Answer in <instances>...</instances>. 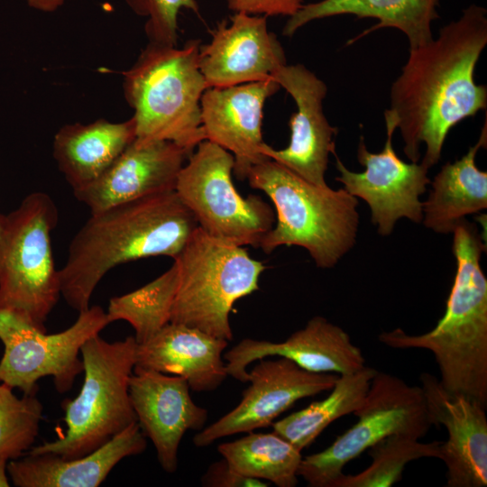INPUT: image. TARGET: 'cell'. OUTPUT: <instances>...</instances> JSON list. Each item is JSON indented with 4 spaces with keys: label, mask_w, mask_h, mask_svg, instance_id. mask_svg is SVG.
Wrapping results in <instances>:
<instances>
[{
    "label": "cell",
    "mask_w": 487,
    "mask_h": 487,
    "mask_svg": "<svg viewBox=\"0 0 487 487\" xmlns=\"http://www.w3.org/2000/svg\"><path fill=\"white\" fill-rule=\"evenodd\" d=\"M487 44V10L472 4L444 25L436 38L409 49V58L390 91L384 115L400 129L403 152L428 170L441 158L449 131L487 106V87L474 70Z\"/></svg>",
    "instance_id": "obj_1"
},
{
    "label": "cell",
    "mask_w": 487,
    "mask_h": 487,
    "mask_svg": "<svg viewBox=\"0 0 487 487\" xmlns=\"http://www.w3.org/2000/svg\"><path fill=\"white\" fill-rule=\"evenodd\" d=\"M198 227L175 190L91 213L70 241L59 270L61 297L78 312L87 309L94 290L110 270L152 256L174 259Z\"/></svg>",
    "instance_id": "obj_2"
},
{
    "label": "cell",
    "mask_w": 487,
    "mask_h": 487,
    "mask_svg": "<svg viewBox=\"0 0 487 487\" xmlns=\"http://www.w3.org/2000/svg\"><path fill=\"white\" fill-rule=\"evenodd\" d=\"M453 234L456 272L443 317L424 334L395 328L381 332L378 340L391 348L431 352L442 387L487 409V279L480 265L485 244L466 219Z\"/></svg>",
    "instance_id": "obj_3"
},
{
    "label": "cell",
    "mask_w": 487,
    "mask_h": 487,
    "mask_svg": "<svg viewBox=\"0 0 487 487\" xmlns=\"http://www.w3.org/2000/svg\"><path fill=\"white\" fill-rule=\"evenodd\" d=\"M246 179L274 206L275 224L259 245L265 253L297 245L317 267L329 269L355 244L358 200L345 188L309 183L271 159L253 166Z\"/></svg>",
    "instance_id": "obj_4"
},
{
    "label": "cell",
    "mask_w": 487,
    "mask_h": 487,
    "mask_svg": "<svg viewBox=\"0 0 487 487\" xmlns=\"http://www.w3.org/2000/svg\"><path fill=\"white\" fill-rule=\"evenodd\" d=\"M200 45L199 40L182 47L149 42L123 73L134 142L168 141L192 153L205 140L200 102L207 86L198 65Z\"/></svg>",
    "instance_id": "obj_5"
},
{
    "label": "cell",
    "mask_w": 487,
    "mask_h": 487,
    "mask_svg": "<svg viewBox=\"0 0 487 487\" xmlns=\"http://www.w3.org/2000/svg\"><path fill=\"white\" fill-rule=\"evenodd\" d=\"M134 336L107 342L99 335L81 347L84 381L78 396L62 402L65 434L26 454L51 453L66 459L86 455L137 422L129 396L136 361Z\"/></svg>",
    "instance_id": "obj_6"
},
{
    "label": "cell",
    "mask_w": 487,
    "mask_h": 487,
    "mask_svg": "<svg viewBox=\"0 0 487 487\" xmlns=\"http://www.w3.org/2000/svg\"><path fill=\"white\" fill-rule=\"evenodd\" d=\"M58 219L55 202L40 191L0 214V309L41 331L61 296L51 241Z\"/></svg>",
    "instance_id": "obj_7"
},
{
    "label": "cell",
    "mask_w": 487,
    "mask_h": 487,
    "mask_svg": "<svg viewBox=\"0 0 487 487\" xmlns=\"http://www.w3.org/2000/svg\"><path fill=\"white\" fill-rule=\"evenodd\" d=\"M173 261L179 279L170 323L232 340L230 312L238 299L259 289L263 263L242 246L212 238L199 226Z\"/></svg>",
    "instance_id": "obj_8"
},
{
    "label": "cell",
    "mask_w": 487,
    "mask_h": 487,
    "mask_svg": "<svg viewBox=\"0 0 487 487\" xmlns=\"http://www.w3.org/2000/svg\"><path fill=\"white\" fill-rule=\"evenodd\" d=\"M234 165L231 152L204 140L181 168L175 192L212 238L259 247L275 224V212L260 196L239 194L232 180Z\"/></svg>",
    "instance_id": "obj_9"
},
{
    "label": "cell",
    "mask_w": 487,
    "mask_h": 487,
    "mask_svg": "<svg viewBox=\"0 0 487 487\" xmlns=\"http://www.w3.org/2000/svg\"><path fill=\"white\" fill-rule=\"evenodd\" d=\"M358 420L326 449L302 457L298 470L310 487H334L351 460L391 435L425 436L433 425L421 386L378 372L363 404L353 413Z\"/></svg>",
    "instance_id": "obj_10"
},
{
    "label": "cell",
    "mask_w": 487,
    "mask_h": 487,
    "mask_svg": "<svg viewBox=\"0 0 487 487\" xmlns=\"http://www.w3.org/2000/svg\"><path fill=\"white\" fill-rule=\"evenodd\" d=\"M110 324L100 306L78 312L67 329L47 334L14 312L0 309V341L4 352L0 359V382L23 394L38 391L37 382L51 377L60 393L69 391L83 372L79 358L82 345Z\"/></svg>",
    "instance_id": "obj_11"
},
{
    "label": "cell",
    "mask_w": 487,
    "mask_h": 487,
    "mask_svg": "<svg viewBox=\"0 0 487 487\" xmlns=\"http://www.w3.org/2000/svg\"><path fill=\"white\" fill-rule=\"evenodd\" d=\"M384 119L387 139L380 152L368 151L363 137H360L357 159L365 168L363 171L348 170L335 151L333 152L339 172L336 180L349 194L368 204L372 222L382 236L391 234L397 221L402 217L414 223L422 222L423 202L420 196L430 183L427 167L422 163L405 162L396 154L392 135L397 124L386 115Z\"/></svg>",
    "instance_id": "obj_12"
},
{
    "label": "cell",
    "mask_w": 487,
    "mask_h": 487,
    "mask_svg": "<svg viewBox=\"0 0 487 487\" xmlns=\"http://www.w3.org/2000/svg\"><path fill=\"white\" fill-rule=\"evenodd\" d=\"M258 361L248 372L250 385L239 404L196 434V446L205 447L225 436L268 427L299 400L330 391L338 378L333 372L304 370L284 357Z\"/></svg>",
    "instance_id": "obj_13"
},
{
    "label": "cell",
    "mask_w": 487,
    "mask_h": 487,
    "mask_svg": "<svg viewBox=\"0 0 487 487\" xmlns=\"http://www.w3.org/2000/svg\"><path fill=\"white\" fill-rule=\"evenodd\" d=\"M271 78L290 95L297 109L289 122L288 147L276 150L264 142L261 152L309 183L328 186L326 172L337 128L329 124L323 110L326 83L302 64L282 65Z\"/></svg>",
    "instance_id": "obj_14"
},
{
    "label": "cell",
    "mask_w": 487,
    "mask_h": 487,
    "mask_svg": "<svg viewBox=\"0 0 487 487\" xmlns=\"http://www.w3.org/2000/svg\"><path fill=\"white\" fill-rule=\"evenodd\" d=\"M200 45L199 69L207 87H225L263 81L287 64L284 50L268 30L267 16L236 12L211 32Z\"/></svg>",
    "instance_id": "obj_15"
},
{
    "label": "cell",
    "mask_w": 487,
    "mask_h": 487,
    "mask_svg": "<svg viewBox=\"0 0 487 487\" xmlns=\"http://www.w3.org/2000/svg\"><path fill=\"white\" fill-rule=\"evenodd\" d=\"M181 376L134 366L129 396L137 423L152 442L161 468L174 473L180 441L188 430H201L208 411L191 399Z\"/></svg>",
    "instance_id": "obj_16"
},
{
    "label": "cell",
    "mask_w": 487,
    "mask_h": 487,
    "mask_svg": "<svg viewBox=\"0 0 487 487\" xmlns=\"http://www.w3.org/2000/svg\"><path fill=\"white\" fill-rule=\"evenodd\" d=\"M426 404L434 426L442 425L447 439L439 457L446 468L447 487L487 486L486 409L475 400L446 391L428 372L420 377Z\"/></svg>",
    "instance_id": "obj_17"
},
{
    "label": "cell",
    "mask_w": 487,
    "mask_h": 487,
    "mask_svg": "<svg viewBox=\"0 0 487 487\" xmlns=\"http://www.w3.org/2000/svg\"><path fill=\"white\" fill-rule=\"evenodd\" d=\"M280 88L272 78L225 87H207L202 95L201 122L205 140L231 152L233 172L246 179L250 169L267 159L261 152L266 100Z\"/></svg>",
    "instance_id": "obj_18"
},
{
    "label": "cell",
    "mask_w": 487,
    "mask_h": 487,
    "mask_svg": "<svg viewBox=\"0 0 487 487\" xmlns=\"http://www.w3.org/2000/svg\"><path fill=\"white\" fill-rule=\"evenodd\" d=\"M268 356L289 359L309 372L338 375L352 373L365 366L362 351L352 343L347 332L320 316L313 317L304 328L280 343L252 338L241 340L224 354L227 374L247 382V366Z\"/></svg>",
    "instance_id": "obj_19"
},
{
    "label": "cell",
    "mask_w": 487,
    "mask_h": 487,
    "mask_svg": "<svg viewBox=\"0 0 487 487\" xmlns=\"http://www.w3.org/2000/svg\"><path fill=\"white\" fill-rule=\"evenodd\" d=\"M191 153L168 141H134L95 181L73 190L91 213L150 195L175 190L178 175Z\"/></svg>",
    "instance_id": "obj_20"
},
{
    "label": "cell",
    "mask_w": 487,
    "mask_h": 487,
    "mask_svg": "<svg viewBox=\"0 0 487 487\" xmlns=\"http://www.w3.org/2000/svg\"><path fill=\"white\" fill-rule=\"evenodd\" d=\"M146 436L133 423L93 452L73 459L44 453L10 460L7 473L16 487H97L124 458L142 454Z\"/></svg>",
    "instance_id": "obj_21"
},
{
    "label": "cell",
    "mask_w": 487,
    "mask_h": 487,
    "mask_svg": "<svg viewBox=\"0 0 487 487\" xmlns=\"http://www.w3.org/2000/svg\"><path fill=\"white\" fill-rule=\"evenodd\" d=\"M228 341L169 323L137 344L135 366L185 378L197 392L216 390L228 376L222 354Z\"/></svg>",
    "instance_id": "obj_22"
},
{
    "label": "cell",
    "mask_w": 487,
    "mask_h": 487,
    "mask_svg": "<svg viewBox=\"0 0 487 487\" xmlns=\"http://www.w3.org/2000/svg\"><path fill=\"white\" fill-rule=\"evenodd\" d=\"M135 140L133 116L114 123L98 119L60 127L52 142V155L72 190L98 179Z\"/></svg>",
    "instance_id": "obj_23"
},
{
    "label": "cell",
    "mask_w": 487,
    "mask_h": 487,
    "mask_svg": "<svg viewBox=\"0 0 487 487\" xmlns=\"http://www.w3.org/2000/svg\"><path fill=\"white\" fill-rule=\"evenodd\" d=\"M439 0H321L303 6L286 22L282 34L291 37L307 23L323 18L353 14L379 22L354 41L381 28H395L404 33L409 49L423 45L432 38V23L438 19Z\"/></svg>",
    "instance_id": "obj_24"
},
{
    "label": "cell",
    "mask_w": 487,
    "mask_h": 487,
    "mask_svg": "<svg viewBox=\"0 0 487 487\" xmlns=\"http://www.w3.org/2000/svg\"><path fill=\"white\" fill-rule=\"evenodd\" d=\"M486 124L478 142L459 160L446 163L432 181L423 202L426 227L439 234L453 233L468 215L487 208V172L478 169L476 154L486 146Z\"/></svg>",
    "instance_id": "obj_25"
},
{
    "label": "cell",
    "mask_w": 487,
    "mask_h": 487,
    "mask_svg": "<svg viewBox=\"0 0 487 487\" xmlns=\"http://www.w3.org/2000/svg\"><path fill=\"white\" fill-rule=\"evenodd\" d=\"M376 372L374 368L364 366L338 375L326 399L272 423L273 431L302 451L333 421L354 413L363 404Z\"/></svg>",
    "instance_id": "obj_26"
},
{
    "label": "cell",
    "mask_w": 487,
    "mask_h": 487,
    "mask_svg": "<svg viewBox=\"0 0 487 487\" xmlns=\"http://www.w3.org/2000/svg\"><path fill=\"white\" fill-rule=\"evenodd\" d=\"M217 450L244 476L267 480L279 487L298 484L301 451L274 431L249 432L237 440L220 444Z\"/></svg>",
    "instance_id": "obj_27"
},
{
    "label": "cell",
    "mask_w": 487,
    "mask_h": 487,
    "mask_svg": "<svg viewBox=\"0 0 487 487\" xmlns=\"http://www.w3.org/2000/svg\"><path fill=\"white\" fill-rule=\"evenodd\" d=\"M179 279L175 262L171 267L144 286L110 299L106 315L110 323L128 322L137 344H142L170 323Z\"/></svg>",
    "instance_id": "obj_28"
},
{
    "label": "cell",
    "mask_w": 487,
    "mask_h": 487,
    "mask_svg": "<svg viewBox=\"0 0 487 487\" xmlns=\"http://www.w3.org/2000/svg\"><path fill=\"white\" fill-rule=\"evenodd\" d=\"M400 434L391 435L369 449L371 464L357 474H343L334 487H391L400 482L405 466L417 459L439 457L442 441L424 443Z\"/></svg>",
    "instance_id": "obj_29"
},
{
    "label": "cell",
    "mask_w": 487,
    "mask_h": 487,
    "mask_svg": "<svg viewBox=\"0 0 487 487\" xmlns=\"http://www.w3.org/2000/svg\"><path fill=\"white\" fill-rule=\"evenodd\" d=\"M13 390L0 382V456L8 461L32 447L43 418V406L36 393L20 398Z\"/></svg>",
    "instance_id": "obj_30"
},
{
    "label": "cell",
    "mask_w": 487,
    "mask_h": 487,
    "mask_svg": "<svg viewBox=\"0 0 487 487\" xmlns=\"http://www.w3.org/2000/svg\"><path fill=\"white\" fill-rule=\"evenodd\" d=\"M132 11L146 18L144 31L149 42L177 45L178 17L181 9L198 12L196 0H124Z\"/></svg>",
    "instance_id": "obj_31"
},
{
    "label": "cell",
    "mask_w": 487,
    "mask_h": 487,
    "mask_svg": "<svg viewBox=\"0 0 487 487\" xmlns=\"http://www.w3.org/2000/svg\"><path fill=\"white\" fill-rule=\"evenodd\" d=\"M230 10L264 16H288L295 14L304 0H226Z\"/></svg>",
    "instance_id": "obj_32"
},
{
    "label": "cell",
    "mask_w": 487,
    "mask_h": 487,
    "mask_svg": "<svg viewBox=\"0 0 487 487\" xmlns=\"http://www.w3.org/2000/svg\"><path fill=\"white\" fill-rule=\"evenodd\" d=\"M201 482L209 487H264L268 486L262 480L244 476L234 470L223 458L213 463L202 476Z\"/></svg>",
    "instance_id": "obj_33"
},
{
    "label": "cell",
    "mask_w": 487,
    "mask_h": 487,
    "mask_svg": "<svg viewBox=\"0 0 487 487\" xmlns=\"http://www.w3.org/2000/svg\"><path fill=\"white\" fill-rule=\"evenodd\" d=\"M29 6L38 11L51 13L58 10L64 0H25Z\"/></svg>",
    "instance_id": "obj_34"
},
{
    "label": "cell",
    "mask_w": 487,
    "mask_h": 487,
    "mask_svg": "<svg viewBox=\"0 0 487 487\" xmlns=\"http://www.w3.org/2000/svg\"><path fill=\"white\" fill-rule=\"evenodd\" d=\"M8 460L0 456V487L10 486V479L7 473Z\"/></svg>",
    "instance_id": "obj_35"
}]
</instances>
